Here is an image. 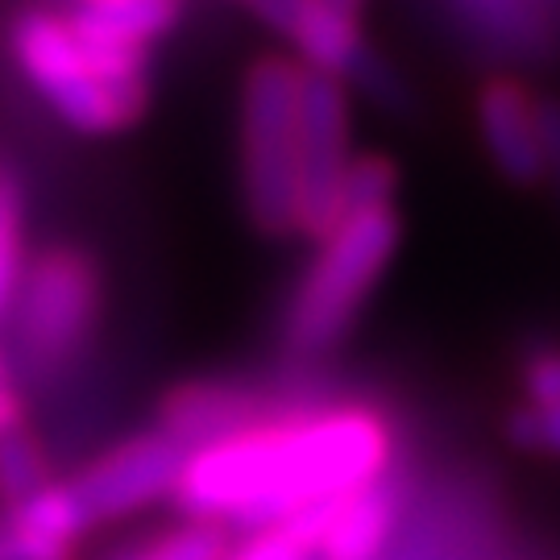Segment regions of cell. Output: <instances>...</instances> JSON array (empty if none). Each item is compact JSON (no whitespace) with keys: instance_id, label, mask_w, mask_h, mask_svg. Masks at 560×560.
I'll list each match as a JSON object with an SVG mask.
<instances>
[{"instance_id":"cell-17","label":"cell","mask_w":560,"mask_h":560,"mask_svg":"<svg viewBox=\"0 0 560 560\" xmlns=\"http://www.w3.org/2000/svg\"><path fill=\"white\" fill-rule=\"evenodd\" d=\"M365 208H399V166L386 154H353L345 191H340V217L365 212Z\"/></svg>"},{"instance_id":"cell-14","label":"cell","mask_w":560,"mask_h":560,"mask_svg":"<svg viewBox=\"0 0 560 560\" xmlns=\"http://www.w3.org/2000/svg\"><path fill=\"white\" fill-rule=\"evenodd\" d=\"M50 481H55L50 457H46V448H42L30 428H21V432L0 441V502H4V511L34 499Z\"/></svg>"},{"instance_id":"cell-5","label":"cell","mask_w":560,"mask_h":560,"mask_svg":"<svg viewBox=\"0 0 560 560\" xmlns=\"http://www.w3.org/2000/svg\"><path fill=\"white\" fill-rule=\"evenodd\" d=\"M300 92L303 62L287 55H261L241 80V203L270 241L300 237Z\"/></svg>"},{"instance_id":"cell-3","label":"cell","mask_w":560,"mask_h":560,"mask_svg":"<svg viewBox=\"0 0 560 560\" xmlns=\"http://www.w3.org/2000/svg\"><path fill=\"white\" fill-rule=\"evenodd\" d=\"M399 208H365L340 217L320 241L282 303L279 353L291 365H320L358 328L370 295L399 254Z\"/></svg>"},{"instance_id":"cell-6","label":"cell","mask_w":560,"mask_h":560,"mask_svg":"<svg viewBox=\"0 0 560 560\" xmlns=\"http://www.w3.org/2000/svg\"><path fill=\"white\" fill-rule=\"evenodd\" d=\"M183 465H187V453L150 423L101 448L96 457H88L67 478V486L83 506L88 523L101 527L175 499Z\"/></svg>"},{"instance_id":"cell-18","label":"cell","mask_w":560,"mask_h":560,"mask_svg":"<svg viewBox=\"0 0 560 560\" xmlns=\"http://www.w3.org/2000/svg\"><path fill=\"white\" fill-rule=\"evenodd\" d=\"M506 441L520 453H536V457L560 460V402H527L523 399L506 423H502Z\"/></svg>"},{"instance_id":"cell-10","label":"cell","mask_w":560,"mask_h":560,"mask_svg":"<svg viewBox=\"0 0 560 560\" xmlns=\"http://www.w3.org/2000/svg\"><path fill=\"white\" fill-rule=\"evenodd\" d=\"M411 490H416V474L399 465L374 486L324 506L316 560H382L407 520Z\"/></svg>"},{"instance_id":"cell-12","label":"cell","mask_w":560,"mask_h":560,"mask_svg":"<svg viewBox=\"0 0 560 560\" xmlns=\"http://www.w3.org/2000/svg\"><path fill=\"white\" fill-rule=\"evenodd\" d=\"M67 13L120 46L150 50L183 18V0H67Z\"/></svg>"},{"instance_id":"cell-15","label":"cell","mask_w":560,"mask_h":560,"mask_svg":"<svg viewBox=\"0 0 560 560\" xmlns=\"http://www.w3.org/2000/svg\"><path fill=\"white\" fill-rule=\"evenodd\" d=\"M229 544L233 540H229L224 527L179 520L175 527H166L159 536L125 548V552H117L113 560H224Z\"/></svg>"},{"instance_id":"cell-16","label":"cell","mask_w":560,"mask_h":560,"mask_svg":"<svg viewBox=\"0 0 560 560\" xmlns=\"http://www.w3.org/2000/svg\"><path fill=\"white\" fill-rule=\"evenodd\" d=\"M316 536H320V511L261 532H245L237 544H229L224 560H316Z\"/></svg>"},{"instance_id":"cell-21","label":"cell","mask_w":560,"mask_h":560,"mask_svg":"<svg viewBox=\"0 0 560 560\" xmlns=\"http://www.w3.org/2000/svg\"><path fill=\"white\" fill-rule=\"evenodd\" d=\"M21 428H30L25 416V390H21L18 374H13V361L4 353V340H0V441L13 436Z\"/></svg>"},{"instance_id":"cell-1","label":"cell","mask_w":560,"mask_h":560,"mask_svg":"<svg viewBox=\"0 0 560 560\" xmlns=\"http://www.w3.org/2000/svg\"><path fill=\"white\" fill-rule=\"evenodd\" d=\"M402 465L390 411L365 399L287 395L266 423L187 453L171 506L179 520L261 532L358 494Z\"/></svg>"},{"instance_id":"cell-9","label":"cell","mask_w":560,"mask_h":560,"mask_svg":"<svg viewBox=\"0 0 560 560\" xmlns=\"http://www.w3.org/2000/svg\"><path fill=\"white\" fill-rule=\"evenodd\" d=\"M474 120L494 175L511 187L544 183V125L540 96L515 75H494L474 96Z\"/></svg>"},{"instance_id":"cell-13","label":"cell","mask_w":560,"mask_h":560,"mask_svg":"<svg viewBox=\"0 0 560 560\" xmlns=\"http://www.w3.org/2000/svg\"><path fill=\"white\" fill-rule=\"evenodd\" d=\"M34 258L30 249V191L21 171L0 159V320L18 295V282Z\"/></svg>"},{"instance_id":"cell-23","label":"cell","mask_w":560,"mask_h":560,"mask_svg":"<svg viewBox=\"0 0 560 560\" xmlns=\"http://www.w3.org/2000/svg\"><path fill=\"white\" fill-rule=\"evenodd\" d=\"M320 4L337 9V13H345V18H361V9H365V0H320Z\"/></svg>"},{"instance_id":"cell-7","label":"cell","mask_w":560,"mask_h":560,"mask_svg":"<svg viewBox=\"0 0 560 560\" xmlns=\"http://www.w3.org/2000/svg\"><path fill=\"white\" fill-rule=\"evenodd\" d=\"M349 88L303 67L300 92V237L320 241L340 221V191L353 162Z\"/></svg>"},{"instance_id":"cell-11","label":"cell","mask_w":560,"mask_h":560,"mask_svg":"<svg viewBox=\"0 0 560 560\" xmlns=\"http://www.w3.org/2000/svg\"><path fill=\"white\" fill-rule=\"evenodd\" d=\"M457 30L502 62H552L560 55V0H444Z\"/></svg>"},{"instance_id":"cell-8","label":"cell","mask_w":560,"mask_h":560,"mask_svg":"<svg viewBox=\"0 0 560 560\" xmlns=\"http://www.w3.org/2000/svg\"><path fill=\"white\" fill-rule=\"evenodd\" d=\"M287 395L245 378H187L175 382L154 407V428L179 444L183 453H200L208 444L241 436L266 423Z\"/></svg>"},{"instance_id":"cell-2","label":"cell","mask_w":560,"mask_h":560,"mask_svg":"<svg viewBox=\"0 0 560 560\" xmlns=\"http://www.w3.org/2000/svg\"><path fill=\"white\" fill-rule=\"evenodd\" d=\"M9 55L50 117L80 138L129 133L150 108V50L104 38L67 9H21Z\"/></svg>"},{"instance_id":"cell-19","label":"cell","mask_w":560,"mask_h":560,"mask_svg":"<svg viewBox=\"0 0 560 560\" xmlns=\"http://www.w3.org/2000/svg\"><path fill=\"white\" fill-rule=\"evenodd\" d=\"M0 560H75V548L42 536L38 527L4 511L0 515Z\"/></svg>"},{"instance_id":"cell-22","label":"cell","mask_w":560,"mask_h":560,"mask_svg":"<svg viewBox=\"0 0 560 560\" xmlns=\"http://www.w3.org/2000/svg\"><path fill=\"white\" fill-rule=\"evenodd\" d=\"M540 125H544V187L552 191L560 208V101L540 96Z\"/></svg>"},{"instance_id":"cell-4","label":"cell","mask_w":560,"mask_h":560,"mask_svg":"<svg viewBox=\"0 0 560 560\" xmlns=\"http://www.w3.org/2000/svg\"><path fill=\"white\" fill-rule=\"evenodd\" d=\"M104 320L101 261L83 245L50 241L30 258L4 312V353L25 395H50L80 370Z\"/></svg>"},{"instance_id":"cell-20","label":"cell","mask_w":560,"mask_h":560,"mask_svg":"<svg viewBox=\"0 0 560 560\" xmlns=\"http://www.w3.org/2000/svg\"><path fill=\"white\" fill-rule=\"evenodd\" d=\"M520 382L527 402H560V349H532L520 365Z\"/></svg>"}]
</instances>
